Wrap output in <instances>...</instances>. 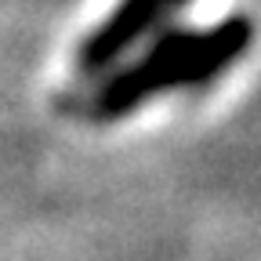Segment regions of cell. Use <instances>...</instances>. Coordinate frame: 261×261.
<instances>
[{
  "label": "cell",
  "mask_w": 261,
  "mask_h": 261,
  "mask_svg": "<svg viewBox=\"0 0 261 261\" xmlns=\"http://www.w3.org/2000/svg\"><path fill=\"white\" fill-rule=\"evenodd\" d=\"M250 40V29L243 18H228L211 33H189V29H167L149 44L142 58L120 69L94 91L91 116L94 120H120L130 109L145 106L149 98L171 91V87H192L218 76L225 65H232L240 51Z\"/></svg>",
  "instance_id": "obj_1"
},
{
  "label": "cell",
  "mask_w": 261,
  "mask_h": 261,
  "mask_svg": "<svg viewBox=\"0 0 261 261\" xmlns=\"http://www.w3.org/2000/svg\"><path fill=\"white\" fill-rule=\"evenodd\" d=\"M189 0H120L116 11L98 25L91 37L76 51V69L80 76H98L120 65V58L145 40L149 33H156L178 8H185Z\"/></svg>",
  "instance_id": "obj_2"
}]
</instances>
